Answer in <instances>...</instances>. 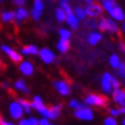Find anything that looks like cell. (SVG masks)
Segmentation results:
<instances>
[{
    "mask_svg": "<svg viewBox=\"0 0 125 125\" xmlns=\"http://www.w3.org/2000/svg\"><path fill=\"white\" fill-rule=\"evenodd\" d=\"M85 102L87 104H93V106H100V107H104L108 103L107 98L102 96V95H98V94H90L85 99Z\"/></svg>",
    "mask_w": 125,
    "mask_h": 125,
    "instance_id": "obj_1",
    "label": "cell"
},
{
    "mask_svg": "<svg viewBox=\"0 0 125 125\" xmlns=\"http://www.w3.org/2000/svg\"><path fill=\"white\" fill-rule=\"evenodd\" d=\"M32 107H34V108H36V109L38 110L39 113L44 116V117L51 118V113H49V109H47V108L44 106L42 99L39 98V96H34V98H33V101H32Z\"/></svg>",
    "mask_w": 125,
    "mask_h": 125,
    "instance_id": "obj_2",
    "label": "cell"
},
{
    "mask_svg": "<svg viewBox=\"0 0 125 125\" xmlns=\"http://www.w3.org/2000/svg\"><path fill=\"white\" fill-rule=\"evenodd\" d=\"M85 11H86V14L90 17H96V16L101 15V13H102V7L100 6L99 4H91V5H87L86 8H85Z\"/></svg>",
    "mask_w": 125,
    "mask_h": 125,
    "instance_id": "obj_3",
    "label": "cell"
},
{
    "mask_svg": "<svg viewBox=\"0 0 125 125\" xmlns=\"http://www.w3.org/2000/svg\"><path fill=\"white\" fill-rule=\"evenodd\" d=\"M39 55H40V59H42L45 63L49 64V63H52L55 59V55L53 54V52L48 48H42L39 51Z\"/></svg>",
    "mask_w": 125,
    "mask_h": 125,
    "instance_id": "obj_4",
    "label": "cell"
},
{
    "mask_svg": "<svg viewBox=\"0 0 125 125\" xmlns=\"http://www.w3.org/2000/svg\"><path fill=\"white\" fill-rule=\"evenodd\" d=\"M1 49H2V52H5V53L7 54L8 56L10 57V60H13L14 62H21V60H22V56L20 55L16 51H14V49H11L9 46H6V45H2L1 46Z\"/></svg>",
    "mask_w": 125,
    "mask_h": 125,
    "instance_id": "obj_5",
    "label": "cell"
},
{
    "mask_svg": "<svg viewBox=\"0 0 125 125\" xmlns=\"http://www.w3.org/2000/svg\"><path fill=\"white\" fill-rule=\"evenodd\" d=\"M75 116L77 118H80V119H85V121H90L93 118V114H92V110L88 109V108H82V109H78L75 111Z\"/></svg>",
    "mask_w": 125,
    "mask_h": 125,
    "instance_id": "obj_6",
    "label": "cell"
},
{
    "mask_svg": "<svg viewBox=\"0 0 125 125\" xmlns=\"http://www.w3.org/2000/svg\"><path fill=\"white\" fill-rule=\"evenodd\" d=\"M9 113L13 118H21V116L23 115V107L19 102H13L9 106Z\"/></svg>",
    "mask_w": 125,
    "mask_h": 125,
    "instance_id": "obj_7",
    "label": "cell"
},
{
    "mask_svg": "<svg viewBox=\"0 0 125 125\" xmlns=\"http://www.w3.org/2000/svg\"><path fill=\"white\" fill-rule=\"evenodd\" d=\"M53 85L55 86V88L57 90V92L62 95H68L70 93V87L63 80H59V82H54Z\"/></svg>",
    "mask_w": 125,
    "mask_h": 125,
    "instance_id": "obj_8",
    "label": "cell"
},
{
    "mask_svg": "<svg viewBox=\"0 0 125 125\" xmlns=\"http://www.w3.org/2000/svg\"><path fill=\"white\" fill-rule=\"evenodd\" d=\"M111 78L113 77L110 76L109 73H104L101 79V86H102V90L106 93H110L111 92V87H113V84H111Z\"/></svg>",
    "mask_w": 125,
    "mask_h": 125,
    "instance_id": "obj_9",
    "label": "cell"
},
{
    "mask_svg": "<svg viewBox=\"0 0 125 125\" xmlns=\"http://www.w3.org/2000/svg\"><path fill=\"white\" fill-rule=\"evenodd\" d=\"M65 22L68 23V25L71 28V29H73V30L78 29V27H79V20L77 19V16L75 15L73 13L67 15V20H65Z\"/></svg>",
    "mask_w": 125,
    "mask_h": 125,
    "instance_id": "obj_10",
    "label": "cell"
},
{
    "mask_svg": "<svg viewBox=\"0 0 125 125\" xmlns=\"http://www.w3.org/2000/svg\"><path fill=\"white\" fill-rule=\"evenodd\" d=\"M20 70H21V72H22L23 75L30 76V75H32V72H33V65L31 64L29 61H24V62H22L20 64Z\"/></svg>",
    "mask_w": 125,
    "mask_h": 125,
    "instance_id": "obj_11",
    "label": "cell"
},
{
    "mask_svg": "<svg viewBox=\"0 0 125 125\" xmlns=\"http://www.w3.org/2000/svg\"><path fill=\"white\" fill-rule=\"evenodd\" d=\"M114 100L125 108V91H122L119 88L115 90L114 91Z\"/></svg>",
    "mask_w": 125,
    "mask_h": 125,
    "instance_id": "obj_12",
    "label": "cell"
},
{
    "mask_svg": "<svg viewBox=\"0 0 125 125\" xmlns=\"http://www.w3.org/2000/svg\"><path fill=\"white\" fill-rule=\"evenodd\" d=\"M109 14L111 17H114L115 20H117V21H123L125 17L124 15V11L121 9V7H118V6H115L111 10L109 11Z\"/></svg>",
    "mask_w": 125,
    "mask_h": 125,
    "instance_id": "obj_13",
    "label": "cell"
},
{
    "mask_svg": "<svg viewBox=\"0 0 125 125\" xmlns=\"http://www.w3.org/2000/svg\"><path fill=\"white\" fill-rule=\"evenodd\" d=\"M101 39H102V36L99 33V32H91V33H88V36H87V42L90 45H96Z\"/></svg>",
    "mask_w": 125,
    "mask_h": 125,
    "instance_id": "obj_14",
    "label": "cell"
},
{
    "mask_svg": "<svg viewBox=\"0 0 125 125\" xmlns=\"http://www.w3.org/2000/svg\"><path fill=\"white\" fill-rule=\"evenodd\" d=\"M38 53H39L38 48H37V46H34V45L25 46L22 49V54H24V55H36V54H38Z\"/></svg>",
    "mask_w": 125,
    "mask_h": 125,
    "instance_id": "obj_15",
    "label": "cell"
},
{
    "mask_svg": "<svg viewBox=\"0 0 125 125\" xmlns=\"http://www.w3.org/2000/svg\"><path fill=\"white\" fill-rule=\"evenodd\" d=\"M57 49L60 51L61 53H65L67 51L70 47V44H69V40H65V39H60V42H57Z\"/></svg>",
    "mask_w": 125,
    "mask_h": 125,
    "instance_id": "obj_16",
    "label": "cell"
},
{
    "mask_svg": "<svg viewBox=\"0 0 125 125\" xmlns=\"http://www.w3.org/2000/svg\"><path fill=\"white\" fill-rule=\"evenodd\" d=\"M73 14L77 16V19L80 20V21H84L85 17H86V11H85V8L83 7H79V6H77L75 9H73Z\"/></svg>",
    "mask_w": 125,
    "mask_h": 125,
    "instance_id": "obj_17",
    "label": "cell"
},
{
    "mask_svg": "<svg viewBox=\"0 0 125 125\" xmlns=\"http://www.w3.org/2000/svg\"><path fill=\"white\" fill-rule=\"evenodd\" d=\"M84 27L87 29H96L99 28V22L95 19H87L84 21Z\"/></svg>",
    "mask_w": 125,
    "mask_h": 125,
    "instance_id": "obj_18",
    "label": "cell"
},
{
    "mask_svg": "<svg viewBox=\"0 0 125 125\" xmlns=\"http://www.w3.org/2000/svg\"><path fill=\"white\" fill-rule=\"evenodd\" d=\"M16 17V13L14 11H2L1 13V19L4 22H10Z\"/></svg>",
    "mask_w": 125,
    "mask_h": 125,
    "instance_id": "obj_19",
    "label": "cell"
},
{
    "mask_svg": "<svg viewBox=\"0 0 125 125\" xmlns=\"http://www.w3.org/2000/svg\"><path fill=\"white\" fill-rule=\"evenodd\" d=\"M101 1H102L103 8H104V9H106L108 13H109V11L115 7V6H117L115 0H101Z\"/></svg>",
    "mask_w": 125,
    "mask_h": 125,
    "instance_id": "obj_20",
    "label": "cell"
},
{
    "mask_svg": "<svg viewBox=\"0 0 125 125\" xmlns=\"http://www.w3.org/2000/svg\"><path fill=\"white\" fill-rule=\"evenodd\" d=\"M55 15H56V19L59 22H63L67 20V13H65L63 9L61 7L56 8V10H55Z\"/></svg>",
    "mask_w": 125,
    "mask_h": 125,
    "instance_id": "obj_21",
    "label": "cell"
},
{
    "mask_svg": "<svg viewBox=\"0 0 125 125\" xmlns=\"http://www.w3.org/2000/svg\"><path fill=\"white\" fill-rule=\"evenodd\" d=\"M107 31H109L111 33L118 32V28H117V25H116V23H115L113 20L107 19Z\"/></svg>",
    "mask_w": 125,
    "mask_h": 125,
    "instance_id": "obj_22",
    "label": "cell"
},
{
    "mask_svg": "<svg viewBox=\"0 0 125 125\" xmlns=\"http://www.w3.org/2000/svg\"><path fill=\"white\" fill-rule=\"evenodd\" d=\"M28 15H29V13L27 11L25 8H23V7H20L17 9V11H16V19L19 20V21H22V20L27 19Z\"/></svg>",
    "mask_w": 125,
    "mask_h": 125,
    "instance_id": "obj_23",
    "label": "cell"
},
{
    "mask_svg": "<svg viewBox=\"0 0 125 125\" xmlns=\"http://www.w3.org/2000/svg\"><path fill=\"white\" fill-rule=\"evenodd\" d=\"M15 88L16 90H20V91H22V92H24V93H29V88L27 87V85H25V83L23 82L22 79H20V80H17L15 83Z\"/></svg>",
    "mask_w": 125,
    "mask_h": 125,
    "instance_id": "obj_24",
    "label": "cell"
},
{
    "mask_svg": "<svg viewBox=\"0 0 125 125\" xmlns=\"http://www.w3.org/2000/svg\"><path fill=\"white\" fill-rule=\"evenodd\" d=\"M109 62H110V65L115 69H118V67L121 65V61H119V59H118V56L116 54H113V55L110 56Z\"/></svg>",
    "mask_w": 125,
    "mask_h": 125,
    "instance_id": "obj_25",
    "label": "cell"
},
{
    "mask_svg": "<svg viewBox=\"0 0 125 125\" xmlns=\"http://www.w3.org/2000/svg\"><path fill=\"white\" fill-rule=\"evenodd\" d=\"M59 33H60V37L61 39H65V40H69L70 37H71V32L67 29H60L59 31Z\"/></svg>",
    "mask_w": 125,
    "mask_h": 125,
    "instance_id": "obj_26",
    "label": "cell"
},
{
    "mask_svg": "<svg viewBox=\"0 0 125 125\" xmlns=\"http://www.w3.org/2000/svg\"><path fill=\"white\" fill-rule=\"evenodd\" d=\"M19 103L21 104V106L23 107V109L25 110L27 113H30V109H31V107H32V104H30V102H28L27 100H19Z\"/></svg>",
    "mask_w": 125,
    "mask_h": 125,
    "instance_id": "obj_27",
    "label": "cell"
},
{
    "mask_svg": "<svg viewBox=\"0 0 125 125\" xmlns=\"http://www.w3.org/2000/svg\"><path fill=\"white\" fill-rule=\"evenodd\" d=\"M49 113H51V118H56L60 115V106L52 107L49 109Z\"/></svg>",
    "mask_w": 125,
    "mask_h": 125,
    "instance_id": "obj_28",
    "label": "cell"
},
{
    "mask_svg": "<svg viewBox=\"0 0 125 125\" xmlns=\"http://www.w3.org/2000/svg\"><path fill=\"white\" fill-rule=\"evenodd\" d=\"M61 8H62V9H63V10L67 13V15H68V14H71V13H72L71 6H70L68 2H65V1H61Z\"/></svg>",
    "mask_w": 125,
    "mask_h": 125,
    "instance_id": "obj_29",
    "label": "cell"
},
{
    "mask_svg": "<svg viewBox=\"0 0 125 125\" xmlns=\"http://www.w3.org/2000/svg\"><path fill=\"white\" fill-rule=\"evenodd\" d=\"M33 8L36 9V10H38V11L42 13V9H44V2H42V0H34Z\"/></svg>",
    "mask_w": 125,
    "mask_h": 125,
    "instance_id": "obj_30",
    "label": "cell"
},
{
    "mask_svg": "<svg viewBox=\"0 0 125 125\" xmlns=\"http://www.w3.org/2000/svg\"><path fill=\"white\" fill-rule=\"evenodd\" d=\"M99 29L101 31H107V19L102 17L99 22Z\"/></svg>",
    "mask_w": 125,
    "mask_h": 125,
    "instance_id": "obj_31",
    "label": "cell"
},
{
    "mask_svg": "<svg viewBox=\"0 0 125 125\" xmlns=\"http://www.w3.org/2000/svg\"><path fill=\"white\" fill-rule=\"evenodd\" d=\"M118 75H119L122 78L125 79V63L124 62H122L121 65L118 67Z\"/></svg>",
    "mask_w": 125,
    "mask_h": 125,
    "instance_id": "obj_32",
    "label": "cell"
},
{
    "mask_svg": "<svg viewBox=\"0 0 125 125\" xmlns=\"http://www.w3.org/2000/svg\"><path fill=\"white\" fill-rule=\"evenodd\" d=\"M31 15H32V19L34 20V21H38L39 19H40V15H42V13L40 11H38V10H36V9H32L31 10Z\"/></svg>",
    "mask_w": 125,
    "mask_h": 125,
    "instance_id": "obj_33",
    "label": "cell"
},
{
    "mask_svg": "<svg viewBox=\"0 0 125 125\" xmlns=\"http://www.w3.org/2000/svg\"><path fill=\"white\" fill-rule=\"evenodd\" d=\"M70 107H72V108H76L77 110L84 108V106H82L80 103H78L76 100H71V101H70Z\"/></svg>",
    "mask_w": 125,
    "mask_h": 125,
    "instance_id": "obj_34",
    "label": "cell"
},
{
    "mask_svg": "<svg viewBox=\"0 0 125 125\" xmlns=\"http://www.w3.org/2000/svg\"><path fill=\"white\" fill-rule=\"evenodd\" d=\"M104 125H117V123H116V121H115L114 118L109 117L104 121Z\"/></svg>",
    "mask_w": 125,
    "mask_h": 125,
    "instance_id": "obj_35",
    "label": "cell"
},
{
    "mask_svg": "<svg viewBox=\"0 0 125 125\" xmlns=\"http://www.w3.org/2000/svg\"><path fill=\"white\" fill-rule=\"evenodd\" d=\"M111 84H113V87H114L115 90H117L118 87H119V83H118V80L116 79V78H111Z\"/></svg>",
    "mask_w": 125,
    "mask_h": 125,
    "instance_id": "obj_36",
    "label": "cell"
},
{
    "mask_svg": "<svg viewBox=\"0 0 125 125\" xmlns=\"http://www.w3.org/2000/svg\"><path fill=\"white\" fill-rule=\"evenodd\" d=\"M13 2L17 5V6H20V7H22L23 5L25 4V0H13Z\"/></svg>",
    "mask_w": 125,
    "mask_h": 125,
    "instance_id": "obj_37",
    "label": "cell"
},
{
    "mask_svg": "<svg viewBox=\"0 0 125 125\" xmlns=\"http://www.w3.org/2000/svg\"><path fill=\"white\" fill-rule=\"evenodd\" d=\"M29 121H30L31 125H40V122L38 119H36V118H30Z\"/></svg>",
    "mask_w": 125,
    "mask_h": 125,
    "instance_id": "obj_38",
    "label": "cell"
},
{
    "mask_svg": "<svg viewBox=\"0 0 125 125\" xmlns=\"http://www.w3.org/2000/svg\"><path fill=\"white\" fill-rule=\"evenodd\" d=\"M119 49L123 54H125V42H119Z\"/></svg>",
    "mask_w": 125,
    "mask_h": 125,
    "instance_id": "obj_39",
    "label": "cell"
},
{
    "mask_svg": "<svg viewBox=\"0 0 125 125\" xmlns=\"http://www.w3.org/2000/svg\"><path fill=\"white\" fill-rule=\"evenodd\" d=\"M19 125H31L30 121H27V119H22V121L20 122Z\"/></svg>",
    "mask_w": 125,
    "mask_h": 125,
    "instance_id": "obj_40",
    "label": "cell"
},
{
    "mask_svg": "<svg viewBox=\"0 0 125 125\" xmlns=\"http://www.w3.org/2000/svg\"><path fill=\"white\" fill-rule=\"evenodd\" d=\"M110 114L114 115V116H117V115H119L121 113H119V110H116V109H111L110 110Z\"/></svg>",
    "mask_w": 125,
    "mask_h": 125,
    "instance_id": "obj_41",
    "label": "cell"
},
{
    "mask_svg": "<svg viewBox=\"0 0 125 125\" xmlns=\"http://www.w3.org/2000/svg\"><path fill=\"white\" fill-rule=\"evenodd\" d=\"M0 125H14L11 124V123H7V122H5L2 118H1V116H0Z\"/></svg>",
    "mask_w": 125,
    "mask_h": 125,
    "instance_id": "obj_42",
    "label": "cell"
},
{
    "mask_svg": "<svg viewBox=\"0 0 125 125\" xmlns=\"http://www.w3.org/2000/svg\"><path fill=\"white\" fill-rule=\"evenodd\" d=\"M39 122H40V125H51L46 118H44V119H42V121H39Z\"/></svg>",
    "mask_w": 125,
    "mask_h": 125,
    "instance_id": "obj_43",
    "label": "cell"
},
{
    "mask_svg": "<svg viewBox=\"0 0 125 125\" xmlns=\"http://www.w3.org/2000/svg\"><path fill=\"white\" fill-rule=\"evenodd\" d=\"M82 1H84V2H86L87 5H91V4H93V0H82Z\"/></svg>",
    "mask_w": 125,
    "mask_h": 125,
    "instance_id": "obj_44",
    "label": "cell"
},
{
    "mask_svg": "<svg viewBox=\"0 0 125 125\" xmlns=\"http://www.w3.org/2000/svg\"><path fill=\"white\" fill-rule=\"evenodd\" d=\"M123 29H124V32H125V22H124V24H123Z\"/></svg>",
    "mask_w": 125,
    "mask_h": 125,
    "instance_id": "obj_45",
    "label": "cell"
},
{
    "mask_svg": "<svg viewBox=\"0 0 125 125\" xmlns=\"http://www.w3.org/2000/svg\"><path fill=\"white\" fill-rule=\"evenodd\" d=\"M61 1H65V2H68L69 0H61Z\"/></svg>",
    "mask_w": 125,
    "mask_h": 125,
    "instance_id": "obj_46",
    "label": "cell"
},
{
    "mask_svg": "<svg viewBox=\"0 0 125 125\" xmlns=\"http://www.w3.org/2000/svg\"><path fill=\"white\" fill-rule=\"evenodd\" d=\"M123 125H125V119H124V121H123Z\"/></svg>",
    "mask_w": 125,
    "mask_h": 125,
    "instance_id": "obj_47",
    "label": "cell"
},
{
    "mask_svg": "<svg viewBox=\"0 0 125 125\" xmlns=\"http://www.w3.org/2000/svg\"><path fill=\"white\" fill-rule=\"evenodd\" d=\"M1 1H2V0H0V2H1Z\"/></svg>",
    "mask_w": 125,
    "mask_h": 125,
    "instance_id": "obj_48",
    "label": "cell"
},
{
    "mask_svg": "<svg viewBox=\"0 0 125 125\" xmlns=\"http://www.w3.org/2000/svg\"><path fill=\"white\" fill-rule=\"evenodd\" d=\"M0 64H1V62H0Z\"/></svg>",
    "mask_w": 125,
    "mask_h": 125,
    "instance_id": "obj_49",
    "label": "cell"
}]
</instances>
